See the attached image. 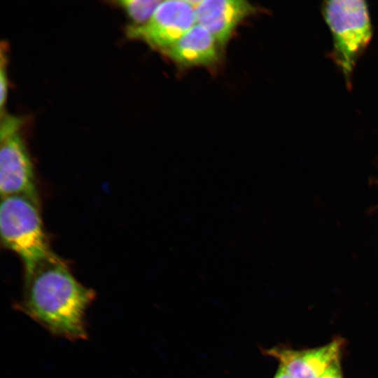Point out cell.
<instances>
[{"mask_svg": "<svg viewBox=\"0 0 378 378\" xmlns=\"http://www.w3.org/2000/svg\"><path fill=\"white\" fill-rule=\"evenodd\" d=\"M94 292L81 284L55 254L24 270L17 308L52 335L71 341L87 336L86 311Z\"/></svg>", "mask_w": 378, "mask_h": 378, "instance_id": "6da1fadb", "label": "cell"}, {"mask_svg": "<svg viewBox=\"0 0 378 378\" xmlns=\"http://www.w3.org/2000/svg\"><path fill=\"white\" fill-rule=\"evenodd\" d=\"M321 12L332 37L330 58L351 89L356 64L372 36L368 5L363 0L324 1Z\"/></svg>", "mask_w": 378, "mask_h": 378, "instance_id": "7a4b0ae2", "label": "cell"}, {"mask_svg": "<svg viewBox=\"0 0 378 378\" xmlns=\"http://www.w3.org/2000/svg\"><path fill=\"white\" fill-rule=\"evenodd\" d=\"M1 241L23 261L24 270L52 257L38 202L22 195L1 197L0 206Z\"/></svg>", "mask_w": 378, "mask_h": 378, "instance_id": "3957f363", "label": "cell"}, {"mask_svg": "<svg viewBox=\"0 0 378 378\" xmlns=\"http://www.w3.org/2000/svg\"><path fill=\"white\" fill-rule=\"evenodd\" d=\"M22 118L1 114V195H22L38 202L34 167L22 138Z\"/></svg>", "mask_w": 378, "mask_h": 378, "instance_id": "277c9868", "label": "cell"}, {"mask_svg": "<svg viewBox=\"0 0 378 378\" xmlns=\"http://www.w3.org/2000/svg\"><path fill=\"white\" fill-rule=\"evenodd\" d=\"M197 24L192 1H162L150 20L144 24L125 28L130 39L146 43L162 53Z\"/></svg>", "mask_w": 378, "mask_h": 378, "instance_id": "5b68a950", "label": "cell"}, {"mask_svg": "<svg viewBox=\"0 0 378 378\" xmlns=\"http://www.w3.org/2000/svg\"><path fill=\"white\" fill-rule=\"evenodd\" d=\"M197 24L206 28L223 48L237 26L257 8L243 0L192 1Z\"/></svg>", "mask_w": 378, "mask_h": 378, "instance_id": "8992f818", "label": "cell"}, {"mask_svg": "<svg viewBox=\"0 0 378 378\" xmlns=\"http://www.w3.org/2000/svg\"><path fill=\"white\" fill-rule=\"evenodd\" d=\"M219 48L213 35L196 24L162 53L181 66H210L219 62Z\"/></svg>", "mask_w": 378, "mask_h": 378, "instance_id": "52a82bcc", "label": "cell"}, {"mask_svg": "<svg viewBox=\"0 0 378 378\" xmlns=\"http://www.w3.org/2000/svg\"><path fill=\"white\" fill-rule=\"evenodd\" d=\"M342 346L341 340H335L329 344L303 352V359L309 372L318 378L333 363L337 361Z\"/></svg>", "mask_w": 378, "mask_h": 378, "instance_id": "ba28073f", "label": "cell"}, {"mask_svg": "<svg viewBox=\"0 0 378 378\" xmlns=\"http://www.w3.org/2000/svg\"><path fill=\"white\" fill-rule=\"evenodd\" d=\"M267 353L279 360L281 367L293 378H314L306 366L302 351L275 348L268 350Z\"/></svg>", "mask_w": 378, "mask_h": 378, "instance_id": "9c48e42d", "label": "cell"}, {"mask_svg": "<svg viewBox=\"0 0 378 378\" xmlns=\"http://www.w3.org/2000/svg\"><path fill=\"white\" fill-rule=\"evenodd\" d=\"M162 1L121 0L116 1L132 20V25L139 26L147 22Z\"/></svg>", "mask_w": 378, "mask_h": 378, "instance_id": "30bf717a", "label": "cell"}, {"mask_svg": "<svg viewBox=\"0 0 378 378\" xmlns=\"http://www.w3.org/2000/svg\"><path fill=\"white\" fill-rule=\"evenodd\" d=\"M6 50L4 49V45L1 44V70H0V90H1V113L4 112V107L6 103L7 91H8V82H7V72H6Z\"/></svg>", "mask_w": 378, "mask_h": 378, "instance_id": "8fae6325", "label": "cell"}, {"mask_svg": "<svg viewBox=\"0 0 378 378\" xmlns=\"http://www.w3.org/2000/svg\"><path fill=\"white\" fill-rule=\"evenodd\" d=\"M318 378H342L339 361H335Z\"/></svg>", "mask_w": 378, "mask_h": 378, "instance_id": "7c38bea8", "label": "cell"}, {"mask_svg": "<svg viewBox=\"0 0 378 378\" xmlns=\"http://www.w3.org/2000/svg\"><path fill=\"white\" fill-rule=\"evenodd\" d=\"M274 378H293L290 374L281 366L280 369L276 372Z\"/></svg>", "mask_w": 378, "mask_h": 378, "instance_id": "4fadbf2b", "label": "cell"}]
</instances>
